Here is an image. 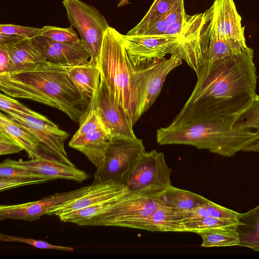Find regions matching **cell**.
<instances>
[{"instance_id": "cell-1", "label": "cell", "mask_w": 259, "mask_h": 259, "mask_svg": "<svg viewBox=\"0 0 259 259\" xmlns=\"http://www.w3.org/2000/svg\"><path fill=\"white\" fill-rule=\"evenodd\" d=\"M254 50L241 51L206 65L189 98L171 124L204 120L232 124L256 95Z\"/></svg>"}, {"instance_id": "cell-2", "label": "cell", "mask_w": 259, "mask_h": 259, "mask_svg": "<svg viewBox=\"0 0 259 259\" xmlns=\"http://www.w3.org/2000/svg\"><path fill=\"white\" fill-rule=\"evenodd\" d=\"M72 67L48 62L30 70L0 73V89L14 98L30 100L56 108L78 122L90 101L68 76Z\"/></svg>"}, {"instance_id": "cell-3", "label": "cell", "mask_w": 259, "mask_h": 259, "mask_svg": "<svg viewBox=\"0 0 259 259\" xmlns=\"http://www.w3.org/2000/svg\"><path fill=\"white\" fill-rule=\"evenodd\" d=\"M100 78L133 126L140 118L135 68L125 50L123 34L109 26L97 63Z\"/></svg>"}, {"instance_id": "cell-4", "label": "cell", "mask_w": 259, "mask_h": 259, "mask_svg": "<svg viewBox=\"0 0 259 259\" xmlns=\"http://www.w3.org/2000/svg\"><path fill=\"white\" fill-rule=\"evenodd\" d=\"M165 188H146L130 192L114 202L103 212L86 222L83 226H129L152 214L159 203L158 195Z\"/></svg>"}, {"instance_id": "cell-5", "label": "cell", "mask_w": 259, "mask_h": 259, "mask_svg": "<svg viewBox=\"0 0 259 259\" xmlns=\"http://www.w3.org/2000/svg\"><path fill=\"white\" fill-rule=\"evenodd\" d=\"M145 151L143 141L137 137L111 138L103 163L94 175L93 182H115L124 184L140 155Z\"/></svg>"}, {"instance_id": "cell-6", "label": "cell", "mask_w": 259, "mask_h": 259, "mask_svg": "<svg viewBox=\"0 0 259 259\" xmlns=\"http://www.w3.org/2000/svg\"><path fill=\"white\" fill-rule=\"evenodd\" d=\"M70 26L77 29L81 40L98 62L104 33L109 25L95 7L80 0H63Z\"/></svg>"}, {"instance_id": "cell-7", "label": "cell", "mask_w": 259, "mask_h": 259, "mask_svg": "<svg viewBox=\"0 0 259 259\" xmlns=\"http://www.w3.org/2000/svg\"><path fill=\"white\" fill-rule=\"evenodd\" d=\"M182 63L180 56L174 54L168 59H154L145 66L134 67L140 117L155 102L168 74Z\"/></svg>"}, {"instance_id": "cell-8", "label": "cell", "mask_w": 259, "mask_h": 259, "mask_svg": "<svg viewBox=\"0 0 259 259\" xmlns=\"http://www.w3.org/2000/svg\"><path fill=\"white\" fill-rule=\"evenodd\" d=\"M123 37L128 58L135 68L145 66L154 59H163L169 54L181 57L180 36L126 34Z\"/></svg>"}, {"instance_id": "cell-9", "label": "cell", "mask_w": 259, "mask_h": 259, "mask_svg": "<svg viewBox=\"0 0 259 259\" xmlns=\"http://www.w3.org/2000/svg\"><path fill=\"white\" fill-rule=\"evenodd\" d=\"M172 169L162 152L144 151L127 176L125 185L131 192L146 188H166L171 185Z\"/></svg>"}, {"instance_id": "cell-10", "label": "cell", "mask_w": 259, "mask_h": 259, "mask_svg": "<svg viewBox=\"0 0 259 259\" xmlns=\"http://www.w3.org/2000/svg\"><path fill=\"white\" fill-rule=\"evenodd\" d=\"M27 130L36 140L41 151L71 166H75L69 159L65 148V142L69 133L60 129L55 124L34 118L32 116L16 113L6 112Z\"/></svg>"}, {"instance_id": "cell-11", "label": "cell", "mask_w": 259, "mask_h": 259, "mask_svg": "<svg viewBox=\"0 0 259 259\" xmlns=\"http://www.w3.org/2000/svg\"><path fill=\"white\" fill-rule=\"evenodd\" d=\"M210 9L219 38L225 41L234 53L247 47L244 27L233 0H214Z\"/></svg>"}, {"instance_id": "cell-12", "label": "cell", "mask_w": 259, "mask_h": 259, "mask_svg": "<svg viewBox=\"0 0 259 259\" xmlns=\"http://www.w3.org/2000/svg\"><path fill=\"white\" fill-rule=\"evenodd\" d=\"M131 191L122 183L115 182H93L87 189L75 198L59 204L48 212L47 215L58 216L105 201L119 199Z\"/></svg>"}, {"instance_id": "cell-13", "label": "cell", "mask_w": 259, "mask_h": 259, "mask_svg": "<svg viewBox=\"0 0 259 259\" xmlns=\"http://www.w3.org/2000/svg\"><path fill=\"white\" fill-rule=\"evenodd\" d=\"M96 103L98 117L110 139L116 137H137L125 112L112 97L105 82L101 78Z\"/></svg>"}, {"instance_id": "cell-14", "label": "cell", "mask_w": 259, "mask_h": 259, "mask_svg": "<svg viewBox=\"0 0 259 259\" xmlns=\"http://www.w3.org/2000/svg\"><path fill=\"white\" fill-rule=\"evenodd\" d=\"M88 188L84 186L75 190L56 193L40 200L14 205L0 206V220H22L33 222L44 215L55 206L78 196Z\"/></svg>"}, {"instance_id": "cell-15", "label": "cell", "mask_w": 259, "mask_h": 259, "mask_svg": "<svg viewBox=\"0 0 259 259\" xmlns=\"http://www.w3.org/2000/svg\"><path fill=\"white\" fill-rule=\"evenodd\" d=\"M32 44L48 62L75 66L87 62L91 55L81 40L77 43L60 42L38 35L31 38Z\"/></svg>"}, {"instance_id": "cell-16", "label": "cell", "mask_w": 259, "mask_h": 259, "mask_svg": "<svg viewBox=\"0 0 259 259\" xmlns=\"http://www.w3.org/2000/svg\"><path fill=\"white\" fill-rule=\"evenodd\" d=\"M8 165L21 168L40 174L54 180L64 179L82 183L90 175L75 166L69 165L46 153L36 158L28 160L8 158L2 162Z\"/></svg>"}, {"instance_id": "cell-17", "label": "cell", "mask_w": 259, "mask_h": 259, "mask_svg": "<svg viewBox=\"0 0 259 259\" xmlns=\"http://www.w3.org/2000/svg\"><path fill=\"white\" fill-rule=\"evenodd\" d=\"M158 203V207L152 214L131 224L128 228L151 232H187L181 211Z\"/></svg>"}, {"instance_id": "cell-18", "label": "cell", "mask_w": 259, "mask_h": 259, "mask_svg": "<svg viewBox=\"0 0 259 259\" xmlns=\"http://www.w3.org/2000/svg\"><path fill=\"white\" fill-rule=\"evenodd\" d=\"M12 65V72L35 68L47 61L32 44L31 38L24 37L5 45Z\"/></svg>"}, {"instance_id": "cell-19", "label": "cell", "mask_w": 259, "mask_h": 259, "mask_svg": "<svg viewBox=\"0 0 259 259\" xmlns=\"http://www.w3.org/2000/svg\"><path fill=\"white\" fill-rule=\"evenodd\" d=\"M110 137L104 131L73 136L69 146L82 153L98 168L104 160Z\"/></svg>"}, {"instance_id": "cell-20", "label": "cell", "mask_w": 259, "mask_h": 259, "mask_svg": "<svg viewBox=\"0 0 259 259\" xmlns=\"http://www.w3.org/2000/svg\"><path fill=\"white\" fill-rule=\"evenodd\" d=\"M68 74L82 95L90 101L97 92L100 82L97 63L90 58L87 62L72 67Z\"/></svg>"}, {"instance_id": "cell-21", "label": "cell", "mask_w": 259, "mask_h": 259, "mask_svg": "<svg viewBox=\"0 0 259 259\" xmlns=\"http://www.w3.org/2000/svg\"><path fill=\"white\" fill-rule=\"evenodd\" d=\"M0 132L7 135L22 146L30 159L40 157L42 153L35 138L18 122L0 113Z\"/></svg>"}, {"instance_id": "cell-22", "label": "cell", "mask_w": 259, "mask_h": 259, "mask_svg": "<svg viewBox=\"0 0 259 259\" xmlns=\"http://www.w3.org/2000/svg\"><path fill=\"white\" fill-rule=\"evenodd\" d=\"M161 204L178 211L190 209L204 204L207 198L189 191L172 186L165 189L157 197Z\"/></svg>"}, {"instance_id": "cell-23", "label": "cell", "mask_w": 259, "mask_h": 259, "mask_svg": "<svg viewBox=\"0 0 259 259\" xmlns=\"http://www.w3.org/2000/svg\"><path fill=\"white\" fill-rule=\"evenodd\" d=\"M238 220V246L259 251V204L247 212L240 213Z\"/></svg>"}, {"instance_id": "cell-24", "label": "cell", "mask_w": 259, "mask_h": 259, "mask_svg": "<svg viewBox=\"0 0 259 259\" xmlns=\"http://www.w3.org/2000/svg\"><path fill=\"white\" fill-rule=\"evenodd\" d=\"M237 226H231L197 233L202 239L201 246L204 247L238 246L240 237Z\"/></svg>"}, {"instance_id": "cell-25", "label": "cell", "mask_w": 259, "mask_h": 259, "mask_svg": "<svg viewBox=\"0 0 259 259\" xmlns=\"http://www.w3.org/2000/svg\"><path fill=\"white\" fill-rule=\"evenodd\" d=\"M177 0H156L140 22L126 34L128 35H141L152 22L164 18L168 11Z\"/></svg>"}, {"instance_id": "cell-26", "label": "cell", "mask_w": 259, "mask_h": 259, "mask_svg": "<svg viewBox=\"0 0 259 259\" xmlns=\"http://www.w3.org/2000/svg\"><path fill=\"white\" fill-rule=\"evenodd\" d=\"M97 92L93 96L90 101L89 105L84 110L78 122L79 128L74 136L98 131H104L97 113Z\"/></svg>"}, {"instance_id": "cell-27", "label": "cell", "mask_w": 259, "mask_h": 259, "mask_svg": "<svg viewBox=\"0 0 259 259\" xmlns=\"http://www.w3.org/2000/svg\"><path fill=\"white\" fill-rule=\"evenodd\" d=\"M239 223L238 220L222 219L211 216L184 223L187 232L196 233L231 226H236Z\"/></svg>"}, {"instance_id": "cell-28", "label": "cell", "mask_w": 259, "mask_h": 259, "mask_svg": "<svg viewBox=\"0 0 259 259\" xmlns=\"http://www.w3.org/2000/svg\"><path fill=\"white\" fill-rule=\"evenodd\" d=\"M239 130L259 131V95H256L249 106L240 113L231 125Z\"/></svg>"}, {"instance_id": "cell-29", "label": "cell", "mask_w": 259, "mask_h": 259, "mask_svg": "<svg viewBox=\"0 0 259 259\" xmlns=\"http://www.w3.org/2000/svg\"><path fill=\"white\" fill-rule=\"evenodd\" d=\"M0 108L1 111L5 113L11 112L30 116L42 120L48 123L55 124L45 115L30 109L14 98L2 92L0 94Z\"/></svg>"}, {"instance_id": "cell-30", "label": "cell", "mask_w": 259, "mask_h": 259, "mask_svg": "<svg viewBox=\"0 0 259 259\" xmlns=\"http://www.w3.org/2000/svg\"><path fill=\"white\" fill-rule=\"evenodd\" d=\"M40 35L53 40L64 42L77 43L81 40L73 27L61 28L52 26H44L41 28Z\"/></svg>"}, {"instance_id": "cell-31", "label": "cell", "mask_w": 259, "mask_h": 259, "mask_svg": "<svg viewBox=\"0 0 259 259\" xmlns=\"http://www.w3.org/2000/svg\"><path fill=\"white\" fill-rule=\"evenodd\" d=\"M0 240L3 242H13L25 243L40 249H54L65 251H71L74 250V248L71 247L56 245L42 240L15 236L3 233L0 234Z\"/></svg>"}, {"instance_id": "cell-32", "label": "cell", "mask_w": 259, "mask_h": 259, "mask_svg": "<svg viewBox=\"0 0 259 259\" xmlns=\"http://www.w3.org/2000/svg\"><path fill=\"white\" fill-rule=\"evenodd\" d=\"M52 179L20 178L0 177V191L30 185L49 182Z\"/></svg>"}, {"instance_id": "cell-33", "label": "cell", "mask_w": 259, "mask_h": 259, "mask_svg": "<svg viewBox=\"0 0 259 259\" xmlns=\"http://www.w3.org/2000/svg\"><path fill=\"white\" fill-rule=\"evenodd\" d=\"M0 177L20 178H37L52 179L48 176L36 173L29 170L16 167L14 166L0 164Z\"/></svg>"}, {"instance_id": "cell-34", "label": "cell", "mask_w": 259, "mask_h": 259, "mask_svg": "<svg viewBox=\"0 0 259 259\" xmlns=\"http://www.w3.org/2000/svg\"><path fill=\"white\" fill-rule=\"evenodd\" d=\"M41 29L11 24H1L0 33L32 38L40 35Z\"/></svg>"}, {"instance_id": "cell-35", "label": "cell", "mask_w": 259, "mask_h": 259, "mask_svg": "<svg viewBox=\"0 0 259 259\" xmlns=\"http://www.w3.org/2000/svg\"><path fill=\"white\" fill-rule=\"evenodd\" d=\"M210 216L222 219L238 220L240 213L230 209L207 199L204 203Z\"/></svg>"}, {"instance_id": "cell-36", "label": "cell", "mask_w": 259, "mask_h": 259, "mask_svg": "<svg viewBox=\"0 0 259 259\" xmlns=\"http://www.w3.org/2000/svg\"><path fill=\"white\" fill-rule=\"evenodd\" d=\"M23 148L11 138L0 132V155H5L19 153Z\"/></svg>"}, {"instance_id": "cell-37", "label": "cell", "mask_w": 259, "mask_h": 259, "mask_svg": "<svg viewBox=\"0 0 259 259\" xmlns=\"http://www.w3.org/2000/svg\"><path fill=\"white\" fill-rule=\"evenodd\" d=\"M186 15L184 0H177L164 17L168 25L171 24Z\"/></svg>"}, {"instance_id": "cell-38", "label": "cell", "mask_w": 259, "mask_h": 259, "mask_svg": "<svg viewBox=\"0 0 259 259\" xmlns=\"http://www.w3.org/2000/svg\"><path fill=\"white\" fill-rule=\"evenodd\" d=\"M181 212L184 223L210 216L204 204Z\"/></svg>"}, {"instance_id": "cell-39", "label": "cell", "mask_w": 259, "mask_h": 259, "mask_svg": "<svg viewBox=\"0 0 259 259\" xmlns=\"http://www.w3.org/2000/svg\"><path fill=\"white\" fill-rule=\"evenodd\" d=\"M164 18L151 23L141 35H161L165 34L168 26Z\"/></svg>"}, {"instance_id": "cell-40", "label": "cell", "mask_w": 259, "mask_h": 259, "mask_svg": "<svg viewBox=\"0 0 259 259\" xmlns=\"http://www.w3.org/2000/svg\"><path fill=\"white\" fill-rule=\"evenodd\" d=\"M187 14L177 22L168 25L164 34L180 36L188 21Z\"/></svg>"}, {"instance_id": "cell-41", "label": "cell", "mask_w": 259, "mask_h": 259, "mask_svg": "<svg viewBox=\"0 0 259 259\" xmlns=\"http://www.w3.org/2000/svg\"><path fill=\"white\" fill-rule=\"evenodd\" d=\"M12 65L7 49L0 46V73L12 72Z\"/></svg>"}, {"instance_id": "cell-42", "label": "cell", "mask_w": 259, "mask_h": 259, "mask_svg": "<svg viewBox=\"0 0 259 259\" xmlns=\"http://www.w3.org/2000/svg\"><path fill=\"white\" fill-rule=\"evenodd\" d=\"M24 37H23L17 35L8 34L0 33V46L5 45L6 44L14 42Z\"/></svg>"}, {"instance_id": "cell-43", "label": "cell", "mask_w": 259, "mask_h": 259, "mask_svg": "<svg viewBox=\"0 0 259 259\" xmlns=\"http://www.w3.org/2000/svg\"><path fill=\"white\" fill-rule=\"evenodd\" d=\"M243 151L259 152V141L247 146Z\"/></svg>"}, {"instance_id": "cell-44", "label": "cell", "mask_w": 259, "mask_h": 259, "mask_svg": "<svg viewBox=\"0 0 259 259\" xmlns=\"http://www.w3.org/2000/svg\"><path fill=\"white\" fill-rule=\"evenodd\" d=\"M129 1L130 0H120V1L117 4V7L119 8L129 4H130Z\"/></svg>"}, {"instance_id": "cell-45", "label": "cell", "mask_w": 259, "mask_h": 259, "mask_svg": "<svg viewBox=\"0 0 259 259\" xmlns=\"http://www.w3.org/2000/svg\"><path fill=\"white\" fill-rule=\"evenodd\" d=\"M156 0H154V2H155Z\"/></svg>"}]
</instances>
